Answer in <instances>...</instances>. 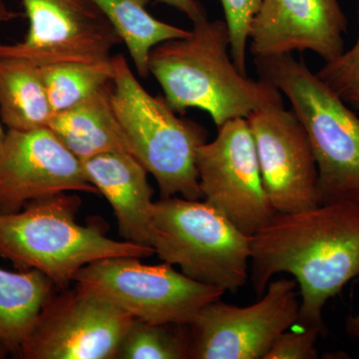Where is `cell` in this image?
I'll use <instances>...</instances> for the list:
<instances>
[{
	"mask_svg": "<svg viewBox=\"0 0 359 359\" xmlns=\"http://www.w3.org/2000/svg\"><path fill=\"white\" fill-rule=\"evenodd\" d=\"M250 263L257 295L276 273L294 276L301 297L297 323L325 334V304L359 276V205L328 203L276 212L252 236Z\"/></svg>",
	"mask_w": 359,
	"mask_h": 359,
	"instance_id": "6da1fadb",
	"label": "cell"
},
{
	"mask_svg": "<svg viewBox=\"0 0 359 359\" xmlns=\"http://www.w3.org/2000/svg\"><path fill=\"white\" fill-rule=\"evenodd\" d=\"M229 50L226 22L205 18L194 23L188 36L155 46L149 55V73L175 112L204 110L218 128L230 120L283 104L282 92L273 85L241 73Z\"/></svg>",
	"mask_w": 359,
	"mask_h": 359,
	"instance_id": "7a4b0ae2",
	"label": "cell"
},
{
	"mask_svg": "<svg viewBox=\"0 0 359 359\" xmlns=\"http://www.w3.org/2000/svg\"><path fill=\"white\" fill-rule=\"evenodd\" d=\"M81 199L71 192L28 203L20 211L0 212V257L16 269H36L57 290L69 287L79 269L115 257L145 259L155 250L108 237L102 219L77 223Z\"/></svg>",
	"mask_w": 359,
	"mask_h": 359,
	"instance_id": "3957f363",
	"label": "cell"
},
{
	"mask_svg": "<svg viewBox=\"0 0 359 359\" xmlns=\"http://www.w3.org/2000/svg\"><path fill=\"white\" fill-rule=\"evenodd\" d=\"M259 79L289 99L308 133L320 204L359 205V117L304 60L292 54L255 58Z\"/></svg>",
	"mask_w": 359,
	"mask_h": 359,
	"instance_id": "277c9868",
	"label": "cell"
},
{
	"mask_svg": "<svg viewBox=\"0 0 359 359\" xmlns=\"http://www.w3.org/2000/svg\"><path fill=\"white\" fill-rule=\"evenodd\" d=\"M112 60L111 103L131 154L154 177L162 198L200 200L196 160L198 149L208 142L207 130L178 117L165 98L151 95L123 54Z\"/></svg>",
	"mask_w": 359,
	"mask_h": 359,
	"instance_id": "5b68a950",
	"label": "cell"
},
{
	"mask_svg": "<svg viewBox=\"0 0 359 359\" xmlns=\"http://www.w3.org/2000/svg\"><path fill=\"white\" fill-rule=\"evenodd\" d=\"M155 254L184 275L237 292L247 283L252 237L199 200L162 198L153 203Z\"/></svg>",
	"mask_w": 359,
	"mask_h": 359,
	"instance_id": "8992f818",
	"label": "cell"
},
{
	"mask_svg": "<svg viewBox=\"0 0 359 359\" xmlns=\"http://www.w3.org/2000/svg\"><path fill=\"white\" fill-rule=\"evenodd\" d=\"M138 257H115L85 266L75 285L121 309L133 318L156 323L191 325L224 290L197 282L172 264H145Z\"/></svg>",
	"mask_w": 359,
	"mask_h": 359,
	"instance_id": "52a82bcc",
	"label": "cell"
},
{
	"mask_svg": "<svg viewBox=\"0 0 359 359\" xmlns=\"http://www.w3.org/2000/svg\"><path fill=\"white\" fill-rule=\"evenodd\" d=\"M297 283L278 278L248 306L207 304L190 327V358L264 359L275 340L299 321Z\"/></svg>",
	"mask_w": 359,
	"mask_h": 359,
	"instance_id": "ba28073f",
	"label": "cell"
},
{
	"mask_svg": "<svg viewBox=\"0 0 359 359\" xmlns=\"http://www.w3.org/2000/svg\"><path fill=\"white\" fill-rule=\"evenodd\" d=\"M196 165L205 202L245 235L252 237L275 217L245 118L219 127L216 138L198 149Z\"/></svg>",
	"mask_w": 359,
	"mask_h": 359,
	"instance_id": "9c48e42d",
	"label": "cell"
},
{
	"mask_svg": "<svg viewBox=\"0 0 359 359\" xmlns=\"http://www.w3.org/2000/svg\"><path fill=\"white\" fill-rule=\"evenodd\" d=\"M52 292L21 348L25 359H115L133 318L75 285Z\"/></svg>",
	"mask_w": 359,
	"mask_h": 359,
	"instance_id": "30bf717a",
	"label": "cell"
},
{
	"mask_svg": "<svg viewBox=\"0 0 359 359\" xmlns=\"http://www.w3.org/2000/svg\"><path fill=\"white\" fill-rule=\"evenodd\" d=\"M29 28L25 40L0 43V55L26 59L37 66L94 63L112 58L122 40L90 0H20Z\"/></svg>",
	"mask_w": 359,
	"mask_h": 359,
	"instance_id": "8fae6325",
	"label": "cell"
},
{
	"mask_svg": "<svg viewBox=\"0 0 359 359\" xmlns=\"http://www.w3.org/2000/svg\"><path fill=\"white\" fill-rule=\"evenodd\" d=\"M252 137L264 190L276 212L320 205L313 148L304 125L283 104L255 111L245 118Z\"/></svg>",
	"mask_w": 359,
	"mask_h": 359,
	"instance_id": "7c38bea8",
	"label": "cell"
},
{
	"mask_svg": "<svg viewBox=\"0 0 359 359\" xmlns=\"http://www.w3.org/2000/svg\"><path fill=\"white\" fill-rule=\"evenodd\" d=\"M63 192L99 194L81 161L48 127L7 130L0 146V212Z\"/></svg>",
	"mask_w": 359,
	"mask_h": 359,
	"instance_id": "4fadbf2b",
	"label": "cell"
},
{
	"mask_svg": "<svg viewBox=\"0 0 359 359\" xmlns=\"http://www.w3.org/2000/svg\"><path fill=\"white\" fill-rule=\"evenodd\" d=\"M347 18L339 0H262L250 30L254 58L313 51L325 62L344 51Z\"/></svg>",
	"mask_w": 359,
	"mask_h": 359,
	"instance_id": "5bb4252c",
	"label": "cell"
},
{
	"mask_svg": "<svg viewBox=\"0 0 359 359\" xmlns=\"http://www.w3.org/2000/svg\"><path fill=\"white\" fill-rule=\"evenodd\" d=\"M82 164L90 182L112 207L125 241L153 248L154 190L147 170L128 152L96 156Z\"/></svg>",
	"mask_w": 359,
	"mask_h": 359,
	"instance_id": "9a60e30c",
	"label": "cell"
},
{
	"mask_svg": "<svg viewBox=\"0 0 359 359\" xmlns=\"http://www.w3.org/2000/svg\"><path fill=\"white\" fill-rule=\"evenodd\" d=\"M111 83L76 105L54 113L47 126L81 162L107 153H131L111 103Z\"/></svg>",
	"mask_w": 359,
	"mask_h": 359,
	"instance_id": "2e32d148",
	"label": "cell"
},
{
	"mask_svg": "<svg viewBox=\"0 0 359 359\" xmlns=\"http://www.w3.org/2000/svg\"><path fill=\"white\" fill-rule=\"evenodd\" d=\"M54 289L50 278L36 269L9 271L0 268V344L8 353L20 358Z\"/></svg>",
	"mask_w": 359,
	"mask_h": 359,
	"instance_id": "e0dca14e",
	"label": "cell"
},
{
	"mask_svg": "<svg viewBox=\"0 0 359 359\" xmlns=\"http://www.w3.org/2000/svg\"><path fill=\"white\" fill-rule=\"evenodd\" d=\"M52 115L39 66L26 59L0 55L2 124L16 131L44 128Z\"/></svg>",
	"mask_w": 359,
	"mask_h": 359,
	"instance_id": "ac0fdd59",
	"label": "cell"
},
{
	"mask_svg": "<svg viewBox=\"0 0 359 359\" xmlns=\"http://www.w3.org/2000/svg\"><path fill=\"white\" fill-rule=\"evenodd\" d=\"M112 25L128 49L137 72L149 76L150 52L167 40L183 39L191 32L168 25L154 18L147 9L151 0H90Z\"/></svg>",
	"mask_w": 359,
	"mask_h": 359,
	"instance_id": "d6986e66",
	"label": "cell"
},
{
	"mask_svg": "<svg viewBox=\"0 0 359 359\" xmlns=\"http://www.w3.org/2000/svg\"><path fill=\"white\" fill-rule=\"evenodd\" d=\"M39 68L53 114L88 98L115 76L112 58L100 62H63Z\"/></svg>",
	"mask_w": 359,
	"mask_h": 359,
	"instance_id": "ffe728a7",
	"label": "cell"
},
{
	"mask_svg": "<svg viewBox=\"0 0 359 359\" xmlns=\"http://www.w3.org/2000/svg\"><path fill=\"white\" fill-rule=\"evenodd\" d=\"M190 327L133 318L118 347L115 359L190 358Z\"/></svg>",
	"mask_w": 359,
	"mask_h": 359,
	"instance_id": "44dd1931",
	"label": "cell"
},
{
	"mask_svg": "<svg viewBox=\"0 0 359 359\" xmlns=\"http://www.w3.org/2000/svg\"><path fill=\"white\" fill-rule=\"evenodd\" d=\"M224 22L230 35L231 60L241 73L248 75L247 50L250 25L261 6L262 0H219Z\"/></svg>",
	"mask_w": 359,
	"mask_h": 359,
	"instance_id": "7402d4cb",
	"label": "cell"
},
{
	"mask_svg": "<svg viewBox=\"0 0 359 359\" xmlns=\"http://www.w3.org/2000/svg\"><path fill=\"white\" fill-rule=\"evenodd\" d=\"M358 15L359 21V2ZM316 75L344 102L359 109V39L339 57L325 62Z\"/></svg>",
	"mask_w": 359,
	"mask_h": 359,
	"instance_id": "603a6c76",
	"label": "cell"
},
{
	"mask_svg": "<svg viewBox=\"0 0 359 359\" xmlns=\"http://www.w3.org/2000/svg\"><path fill=\"white\" fill-rule=\"evenodd\" d=\"M321 334L316 328H304L302 332H295L285 330L275 340L264 359L318 358L316 344Z\"/></svg>",
	"mask_w": 359,
	"mask_h": 359,
	"instance_id": "cb8c5ba5",
	"label": "cell"
},
{
	"mask_svg": "<svg viewBox=\"0 0 359 359\" xmlns=\"http://www.w3.org/2000/svg\"><path fill=\"white\" fill-rule=\"evenodd\" d=\"M156 2L173 7L180 13L185 14L193 23L208 18L204 7L198 0H156Z\"/></svg>",
	"mask_w": 359,
	"mask_h": 359,
	"instance_id": "d4e9b609",
	"label": "cell"
},
{
	"mask_svg": "<svg viewBox=\"0 0 359 359\" xmlns=\"http://www.w3.org/2000/svg\"><path fill=\"white\" fill-rule=\"evenodd\" d=\"M346 330L349 337L359 340V314L346 318Z\"/></svg>",
	"mask_w": 359,
	"mask_h": 359,
	"instance_id": "484cf974",
	"label": "cell"
},
{
	"mask_svg": "<svg viewBox=\"0 0 359 359\" xmlns=\"http://www.w3.org/2000/svg\"><path fill=\"white\" fill-rule=\"evenodd\" d=\"M20 13L11 11L4 0H0V23L9 22L20 18Z\"/></svg>",
	"mask_w": 359,
	"mask_h": 359,
	"instance_id": "4316f807",
	"label": "cell"
},
{
	"mask_svg": "<svg viewBox=\"0 0 359 359\" xmlns=\"http://www.w3.org/2000/svg\"><path fill=\"white\" fill-rule=\"evenodd\" d=\"M6 132L4 131V127L1 125V120H0V146H1L2 142H4V138H6Z\"/></svg>",
	"mask_w": 359,
	"mask_h": 359,
	"instance_id": "83f0119b",
	"label": "cell"
},
{
	"mask_svg": "<svg viewBox=\"0 0 359 359\" xmlns=\"http://www.w3.org/2000/svg\"><path fill=\"white\" fill-rule=\"evenodd\" d=\"M8 353V351H6V347L0 344V359L6 358Z\"/></svg>",
	"mask_w": 359,
	"mask_h": 359,
	"instance_id": "f1b7e54d",
	"label": "cell"
}]
</instances>
